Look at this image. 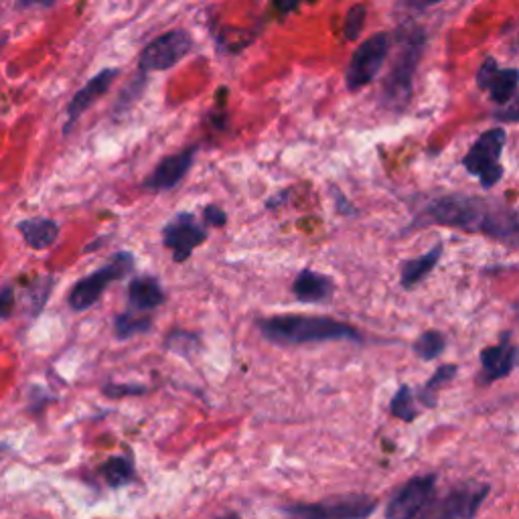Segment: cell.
Segmentation results:
<instances>
[{"mask_svg": "<svg viewBox=\"0 0 519 519\" xmlns=\"http://www.w3.org/2000/svg\"><path fill=\"white\" fill-rule=\"evenodd\" d=\"M422 224L449 226L471 234H483L497 242L517 244V211L503 201L471 197L463 193L432 199L420 213Z\"/></svg>", "mask_w": 519, "mask_h": 519, "instance_id": "6da1fadb", "label": "cell"}, {"mask_svg": "<svg viewBox=\"0 0 519 519\" xmlns=\"http://www.w3.org/2000/svg\"><path fill=\"white\" fill-rule=\"evenodd\" d=\"M262 337L274 345L294 347L323 341L361 343V333L347 323L313 315H276L258 321Z\"/></svg>", "mask_w": 519, "mask_h": 519, "instance_id": "7a4b0ae2", "label": "cell"}, {"mask_svg": "<svg viewBox=\"0 0 519 519\" xmlns=\"http://www.w3.org/2000/svg\"><path fill=\"white\" fill-rule=\"evenodd\" d=\"M396 41L398 53L390 65L388 76L384 78L380 98L384 108L392 112H404L414 94V76L426 47V31L408 23L398 29Z\"/></svg>", "mask_w": 519, "mask_h": 519, "instance_id": "3957f363", "label": "cell"}, {"mask_svg": "<svg viewBox=\"0 0 519 519\" xmlns=\"http://www.w3.org/2000/svg\"><path fill=\"white\" fill-rule=\"evenodd\" d=\"M376 509L378 499L365 493H345L327 497L317 503H290L280 507L284 515L305 519H363L374 515Z\"/></svg>", "mask_w": 519, "mask_h": 519, "instance_id": "277c9868", "label": "cell"}, {"mask_svg": "<svg viewBox=\"0 0 519 519\" xmlns=\"http://www.w3.org/2000/svg\"><path fill=\"white\" fill-rule=\"evenodd\" d=\"M507 142V132L503 128H491L483 132L463 157L461 165L465 171L479 179L481 189H493L505 175L501 167V155Z\"/></svg>", "mask_w": 519, "mask_h": 519, "instance_id": "5b68a950", "label": "cell"}, {"mask_svg": "<svg viewBox=\"0 0 519 519\" xmlns=\"http://www.w3.org/2000/svg\"><path fill=\"white\" fill-rule=\"evenodd\" d=\"M132 270H134V256L130 252L114 254L106 266L94 270L92 274H88L71 288L67 299L69 307L78 313L92 309L102 299V294L112 282L122 280Z\"/></svg>", "mask_w": 519, "mask_h": 519, "instance_id": "8992f818", "label": "cell"}, {"mask_svg": "<svg viewBox=\"0 0 519 519\" xmlns=\"http://www.w3.org/2000/svg\"><path fill=\"white\" fill-rule=\"evenodd\" d=\"M392 49V37L386 31H380L365 39L351 55V61L345 69V86L349 92H359L372 84L380 71L384 69Z\"/></svg>", "mask_w": 519, "mask_h": 519, "instance_id": "52a82bcc", "label": "cell"}, {"mask_svg": "<svg viewBox=\"0 0 519 519\" xmlns=\"http://www.w3.org/2000/svg\"><path fill=\"white\" fill-rule=\"evenodd\" d=\"M193 51V37L187 29H173L169 33L159 35L148 43L138 59L140 73L167 71L173 69L179 61H183Z\"/></svg>", "mask_w": 519, "mask_h": 519, "instance_id": "ba28073f", "label": "cell"}, {"mask_svg": "<svg viewBox=\"0 0 519 519\" xmlns=\"http://www.w3.org/2000/svg\"><path fill=\"white\" fill-rule=\"evenodd\" d=\"M436 473L412 477L400 485L386 505V517L390 519H410L426 515L436 493Z\"/></svg>", "mask_w": 519, "mask_h": 519, "instance_id": "9c48e42d", "label": "cell"}, {"mask_svg": "<svg viewBox=\"0 0 519 519\" xmlns=\"http://www.w3.org/2000/svg\"><path fill=\"white\" fill-rule=\"evenodd\" d=\"M491 487L487 483H459L438 503H432L426 515H436L440 519H471L479 513Z\"/></svg>", "mask_w": 519, "mask_h": 519, "instance_id": "30bf717a", "label": "cell"}, {"mask_svg": "<svg viewBox=\"0 0 519 519\" xmlns=\"http://www.w3.org/2000/svg\"><path fill=\"white\" fill-rule=\"evenodd\" d=\"M205 240L207 232L191 211L177 213L163 228V246L173 252V260L177 264L187 262L195 248H199Z\"/></svg>", "mask_w": 519, "mask_h": 519, "instance_id": "8fae6325", "label": "cell"}, {"mask_svg": "<svg viewBox=\"0 0 519 519\" xmlns=\"http://www.w3.org/2000/svg\"><path fill=\"white\" fill-rule=\"evenodd\" d=\"M519 71L515 67H499L495 57H485L477 71V88L487 92L491 102L505 106L517 94Z\"/></svg>", "mask_w": 519, "mask_h": 519, "instance_id": "7c38bea8", "label": "cell"}, {"mask_svg": "<svg viewBox=\"0 0 519 519\" xmlns=\"http://www.w3.org/2000/svg\"><path fill=\"white\" fill-rule=\"evenodd\" d=\"M197 153H199V144H191V146L185 148V151H181L177 155H171V157H165L155 167V171L144 179V187L148 191H155V193L175 189L187 177V173L191 171Z\"/></svg>", "mask_w": 519, "mask_h": 519, "instance_id": "4fadbf2b", "label": "cell"}, {"mask_svg": "<svg viewBox=\"0 0 519 519\" xmlns=\"http://www.w3.org/2000/svg\"><path fill=\"white\" fill-rule=\"evenodd\" d=\"M120 76V69L116 67H108L102 69L96 76L71 98L69 106H67V122H65V134L76 126V122L102 98L108 94V90L112 88L114 80Z\"/></svg>", "mask_w": 519, "mask_h": 519, "instance_id": "5bb4252c", "label": "cell"}, {"mask_svg": "<svg viewBox=\"0 0 519 519\" xmlns=\"http://www.w3.org/2000/svg\"><path fill=\"white\" fill-rule=\"evenodd\" d=\"M517 365V345L511 341V333L505 331L499 345L485 347L481 351V384L489 386L507 378Z\"/></svg>", "mask_w": 519, "mask_h": 519, "instance_id": "9a60e30c", "label": "cell"}, {"mask_svg": "<svg viewBox=\"0 0 519 519\" xmlns=\"http://www.w3.org/2000/svg\"><path fill=\"white\" fill-rule=\"evenodd\" d=\"M335 284L327 274L315 272L311 268H305L299 272V276L292 282V294L294 299L305 305H323L329 303L333 296Z\"/></svg>", "mask_w": 519, "mask_h": 519, "instance_id": "2e32d148", "label": "cell"}, {"mask_svg": "<svg viewBox=\"0 0 519 519\" xmlns=\"http://www.w3.org/2000/svg\"><path fill=\"white\" fill-rule=\"evenodd\" d=\"M126 299H128L130 311L146 313V311L159 309L167 301V294H165L159 278L144 274V276H136L130 280L128 290H126Z\"/></svg>", "mask_w": 519, "mask_h": 519, "instance_id": "e0dca14e", "label": "cell"}, {"mask_svg": "<svg viewBox=\"0 0 519 519\" xmlns=\"http://www.w3.org/2000/svg\"><path fill=\"white\" fill-rule=\"evenodd\" d=\"M19 232L29 248L47 250L59 238V224L47 217H33V219L21 221Z\"/></svg>", "mask_w": 519, "mask_h": 519, "instance_id": "ac0fdd59", "label": "cell"}, {"mask_svg": "<svg viewBox=\"0 0 519 519\" xmlns=\"http://www.w3.org/2000/svg\"><path fill=\"white\" fill-rule=\"evenodd\" d=\"M442 252H444V246H442V242H438L430 252L402 262L400 284L404 288H414L416 284H420L438 266V262L442 258Z\"/></svg>", "mask_w": 519, "mask_h": 519, "instance_id": "d6986e66", "label": "cell"}, {"mask_svg": "<svg viewBox=\"0 0 519 519\" xmlns=\"http://www.w3.org/2000/svg\"><path fill=\"white\" fill-rule=\"evenodd\" d=\"M457 372H459V365L455 363H444L440 365L436 372L432 374V378L424 384V388L418 392V400L426 406V408H434L438 404V390L449 384L457 378Z\"/></svg>", "mask_w": 519, "mask_h": 519, "instance_id": "ffe728a7", "label": "cell"}, {"mask_svg": "<svg viewBox=\"0 0 519 519\" xmlns=\"http://www.w3.org/2000/svg\"><path fill=\"white\" fill-rule=\"evenodd\" d=\"M102 477L106 479V483L112 487V489H120L128 483L134 481V475H136V467H134V461L132 457L128 455H122V457H112L108 459L102 469H100Z\"/></svg>", "mask_w": 519, "mask_h": 519, "instance_id": "44dd1931", "label": "cell"}, {"mask_svg": "<svg viewBox=\"0 0 519 519\" xmlns=\"http://www.w3.org/2000/svg\"><path fill=\"white\" fill-rule=\"evenodd\" d=\"M151 329H153V321L146 319V317H136L134 311L120 313V315L114 317V331H116V337L120 341L132 339L136 335H144Z\"/></svg>", "mask_w": 519, "mask_h": 519, "instance_id": "7402d4cb", "label": "cell"}, {"mask_svg": "<svg viewBox=\"0 0 519 519\" xmlns=\"http://www.w3.org/2000/svg\"><path fill=\"white\" fill-rule=\"evenodd\" d=\"M444 349H447V339H444V335L440 331H434V329L422 333L412 345V351L422 361H434L436 357H440L444 353Z\"/></svg>", "mask_w": 519, "mask_h": 519, "instance_id": "603a6c76", "label": "cell"}, {"mask_svg": "<svg viewBox=\"0 0 519 519\" xmlns=\"http://www.w3.org/2000/svg\"><path fill=\"white\" fill-rule=\"evenodd\" d=\"M390 414L406 424H412L418 418V410L414 406V394L408 384L400 386L390 402Z\"/></svg>", "mask_w": 519, "mask_h": 519, "instance_id": "cb8c5ba5", "label": "cell"}, {"mask_svg": "<svg viewBox=\"0 0 519 519\" xmlns=\"http://www.w3.org/2000/svg\"><path fill=\"white\" fill-rule=\"evenodd\" d=\"M365 17H367V9L365 5H353L349 9V13L343 19V39L345 41H357L363 25H365Z\"/></svg>", "mask_w": 519, "mask_h": 519, "instance_id": "d4e9b609", "label": "cell"}, {"mask_svg": "<svg viewBox=\"0 0 519 519\" xmlns=\"http://www.w3.org/2000/svg\"><path fill=\"white\" fill-rule=\"evenodd\" d=\"M199 345V337L195 333H189V331H173L167 341H165V347L173 353H179L183 357L191 355L195 351V347Z\"/></svg>", "mask_w": 519, "mask_h": 519, "instance_id": "484cf974", "label": "cell"}, {"mask_svg": "<svg viewBox=\"0 0 519 519\" xmlns=\"http://www.w3.org/2000/svg\"><path fill=\"white\" fill-rule=\"evenodd\" d=\"M144 82H146V73H140V71H138L136 80L120 94V100H118V106H116V114H122L124 110H128V108L142 96L144 86H146Z\"/></svg>", "mask_w": 519, "mask_h": 519, "instance_id": "4316f807", "label": "cell"}, {"mask_svg": "<svg viewBox=\"0 0 519 519\" xmlns=\"http://www.w3.org/2000/svg\"><path fill=\"white\" fill-rule=\"evenodd\" d=\"M146 386H132V384H108L104 386V394L108 398H124V396H140L146 394Z\"/></svg>", "mask_w": 519, "mask_h": 519, "instance_id": "83f0119b", "label": "cell"}, {"mask_svg": "<svg viewBox=\"0 0 519 519\" xmlns=\"http://www.w3.org/2000/svg\"><path fill=\"white\" fill-rule=\"evenodd\" d=\"M329 193H331V199L335 203V211L339 215H345V217H353L357 215V209L353 207V203L345 197V193L341 189H337L335 185H329Z\"/></svg>", "mask_w": 519, "mask_h": 519, "instance_id": "f1b7e54d", "label": "cell"}, {"mask_svg": "<svg viewBox=\"0 0 519 519\" xmlns=\"http://www.w3.org/2000/svg\"><path fill=\"white\" fill-rule=\"evenodd\" d=\"M203 221H205V226L224 228L228 224V213L221 207H217V205H205Z\"/></svg>", "mask_w": 519, "mask_h": 519, "instance_id": "f546056e", "label": "cell"}, {"mask_svg": "<svg viewBox=\"0 0 519 519\" xmlns=\"http://www.w3.org/2000/svg\"><path fill=\"white\" fill-rule=\"evenodd\" d=\"M15 307V290L13 286H5L0 290V321L9 319V315L13 313Z\"/></svg>", "mask_w": 519, "mask_h": 519, "instance_id": "4dcf8cb0", "label": "cell"}, {"mask_svg": "<svg viewBox=\"0 0 519 519\" xmlns=\"http://www.w3.org/2000/svg\"><path fill=\"white\" fill-rule=\"evenodd\" d=\"M440 3L444 0H398V7L406 11H428Z\"/></svg>", "mask_w": 519, "mask_h": 519, "instance_id": "1f68e13d", "label": "cell"}, {"mask_svg": "<svg viewBox=\"0 0 519 519\" xmlns=\"http://www.w3.org/2000/svg\"><path fill=\"white\" fill-rule=\"evenodd\" d=\"M507 106V110H497L495 114H493V118L495 120H503V122H509V124H515L517 122V102H515V98L511 100V102H507L505 104Z\"/></svg>", "mask_w": 519, "mask_h": 519, "instance_id": "d6a6232c", "label": "cell"}, {"mask_svg": "<svg viewBox=\"0 0 519 519\" xmlns=\"http://www.w3.org/2000/svg\"><path fill=\"white\" fill-rule=\"evenodd\" d=\"M301 3H303V0H272V5H274V9L280 17H286V15L294 13L296 9H299Z\"/></svg>", "mask_w": 519, "mask_h": 519, "instance_id": "836d02e7", "label": "cell"}, {"mask_svg": "<svg viewBox=\"0 0 519 519\" xmlns=\"http://www.w3.org/2000/svg\"><path fill=\"white\" fill-rule=\"evenodd\" d=\"M57 3V0H19V5L21 7H45V9H49V7H53Z\"/></svg>", "mask_w": 519, "mask_h": 519, "instance_id": "e575fe53", "label": "cell"}, {"mask_svg": "<svg viewBox=\"0 0 519 519\" xmlns=\"http://www.w3.org/2000/svg\"><path fill=\"white\" fill-rule=\"evenodd\" d=\"M3 45H5V39H0V49H3Z\"/></svg>", "mask_w": 519, "mask_h": 519, "instance_id": "d590c367", "label": "cell"}, {"mask_svg": "<svg viewBox=\"0 0 519 519\" xmlns=\"http://www.w3.org/2000/svg\"><path fill=\"white\" fill-rule=\"evenodd\" d=\"M5 451V447H0V453H3Z\"/></svg>", "mask_w": 519, "mask_h": 519, "instance_id": "8d00e7d4", "label": "cell"}]
</instances>
